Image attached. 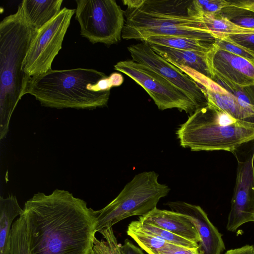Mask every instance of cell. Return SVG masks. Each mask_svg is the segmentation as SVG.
Masks as SVG:
<instances>
[{
  "instance_id": "cell-13",
  "label": "cell",
  "mask_w": 254,
  "mask_h": 254,
  "mask_svg": "<svg viewBox=\"0 0 254 254\" xmlns=\"http://www.w3.org/2000/svg\"><path fill=\"white\" fill-rule=\"evenodd\" d=\"M214 45L215 50L212 58L214 74L240 86L254 85V63L218 50Z\"/></svg>"
},
{
  "instance_id": "cell-35",
  "label": "cell",
  "mask_w": 254,
  "mask_h": 254,
  "mask_svg": "<svg viewBox=\"0 0 254 254\" xmlns=\"http://www.w3.org/2000/svg\"></svg>"
},
{
  "instance_id": "cell-7",
  "label": "cell",
  "mask_w": 254,
  "mask_h": 254,
  "mask_svg": "<svg viewBox=\"0 0 254 254\" xmlns=\"http://www.w3.org/2000/svg\"><path fill=\"white\" fill-rule=\"evenodd\" d=\"M75 18L81 35L93 44H117L125 25L124 11L115 0H76Z\"/></svg>"
},
{
  "instance_id": "cell-26",
  "label": "cell",
  "mask_w": 254,
  "mask_h": 254,
  "mask_svg": "<svg viewBox=\"0 0 254 254\" xmlns=\"http://www.w3.org/2000/svg\"><path fill=\"white\" fill-rule=\"evenodd\" d=\"M193 3L196 9L202 14L218 13L231 2L225 0H193Z\"/></svg>"
},
{
  "instance_id": "cell-4",
  "label": "cell",
  "mask_w": 254,
  "mask_h": 254,
  "mask_svg": "<svg viewBox=\"0 0 254 254\" xmlns=\"http://www.w3.org/2000/svg\"><path fill=\"white\" fill-rule=\"evenodd\" d=\"M108 76L91 68L50 70L26 76L23 95L29 94L44 107L94 109L107 106L110 90L100 91L98 82Z\"/></svg>"
},
{
  "instance_id": "cell-32",
  "label": "cell",
  "mask_w": 254,
  "mask_h": 254,
  "mask_svg": "<svg viewBox=\"0 0 254 254\" xmlns=\"http://www.w3.org/2000/svg\"><path fill=\"white\" fill-rule=\"evenodd\" d=\"M231 2L232 5L254 12V0H237Z\"/></svg>"
},
{
  "instance_id": "cell-9",
  "label": "cell",
  "mask_w": 254,
  "mask_h": 254,
  "mask_svg": "<svg viewBox=\"0 0 254 254\" xmlns=\"http://www.w3.org/2000/svg\"><path fill=\"white\" fill-rule=\"evenodd\" d=\"M75 9L65 7L37 32L32 40L22 65V71L32 77L52 69L53 62L62 43Z\"/></svg>"
},
{
  "instance_id": "cell-2",
  "label": "cell",
  "mask_w": 254,
  "mask_h": 254,
  "mask_svg": "<svg viewBox=\"0 0 254 254\" xmlns=\"http://www.w3.org/2000/svg\"><path fill=\"white\" fill-rule=\"evenodd\" d=\"M122 38L144 41L153 36H177L215 43L193 0H124Z\"/></svg>"
},
{
  "instance_id": "cell-29",
  "label": "cell",
  "mask_w": 254,
  "mask_h": 254,
  "mask_svg": "<svg viewBox=\"0 0 254 254\" xmlns=\"http://www.w3.org/2000/svg\"><path fill=\"white\" fill-rule=\"evenodd\" d=\"M159 254H200L198 248H189L170 243Z\"/></svg>"
},
{
  "instance_id": "cell-11",
  "label": "cell",
  "mask_w": 254,
  "mask_h": 254,
  "mask_svg": "<svg viewBox=\"0 0 254 254\" xmlns=\"http://www.w3.org/2000/svg\"><path fill=\"white\" fill-rule=\"evenodd\" d=\"M132 60L145 65L185 92L199 108L208 104L204 90L188 74L156 53L144 41L130 45Z\"/></svg>"
},
{
  "instance_id": "cell-25",
  "label": "cell",
  "mask_w": 254,
  "mask_h": 254,
  "mask_svg": "<svg viewBox=\"0 0 254 254\" xmlns=\"http://www.w3.org/2000/svg\"><path fill=\"white\" fill-rule=\"evenodd\" d=\"M219 13L229 21L238 26L254 28V12L231 4L223 8Z\"/></svg>"
},
{
  "instance_id": "cell-23",
  "label": "cell",
  "mask_w": 254,
  "mask_h": 254,
  "mask_svg": "<svg viewBox=\"0 0 254 254\" xmlns=\"http://www.w3.org/2000/svg\"><path fill=\"white\" fill-rule=\"evenodd\" d=\"M9 254H31L25 220L22 214L13 223Z\"/></svg>"
},
{
  "instance_id": "cell-10",
  "label": "cell",
  "mask_w": 254,
  "mask_h": 254,
  "mask_svg": "<svg viewBox=\"0 0 254 254\" xmlns=\"http://www.w3.org/2000/svg\"><path fill=\"white\" fill-rule=\"evenodd\" d=\"M235 156L236 183L226 225L230 232H235L243 224L254 219V146L244 158Z\"/></svg>"
},
{
  "instance_id": "cell-31",
  "label": "cell",
  "mask_w": 254,
  "mask_h": 254,
  "mask_svg": "<svg viewBox=\"0 0 254 254\" xmlns=\"http://www.w3.org/2000/svg\"><path fill=\"white\" fill-rule=\"evenodd\" d=\"M254 246L247 245L240 248L228 250L224 254H253Z\"/></svg>"
},
{
  "instance_id": "cell-34",
  "label": "cell",
  "mask_w": 254,
  "mask_h": 254,
  "mask_svg": "<svg viewBox=\"0 0 254 254\" xmlns=\"http://www.w3.org/2000/svg\"><path fill=\"white\" fill-rule=\"evenodd\" d=\"M253 254H254V250H253Z\"/></svg>"
},
{
  "instance_id": "cell-27",
  "label": "cell",
  "mask_w": 254,
  "mask_h": 254,
  "mask_svg": "<svg viewBox=\"0 0 254 254\" xmlns=\"http://www.w3.org/2000/svg\"><path fill=\"white\" fill-rule=\"evenodd\" d=\"M214 44L218 50L227 51L254 63V54L240 46L219 38L215 39Z\"/></svg>"
},
{
  "instance_id": "cell-22",
  "label": "cell",
  "mask_w": 254,
  "mask_h": 254,
  "mask_svg": "<svg viewBox=\"0 0 254 254\" xmlns=\"http://www.w3.org/2000/svg\"><path fill=\"white\" fill-rule=\"evenodd\" d=\"M211 79L232 95L242 107L254 115V85L240 86L216 74Z\"/></svg>"
},
{
  "instance_id": "cell-19",
  "label": "cell",
  "mask_w": 254,
  "mask_h": 254,
  "mask_svg": "<svg viewBox=\"0 0 254 254\" xmlns=\"http://www.w3.org/2000/svg\"><path fill=\"white\" fill-rule=\"evenodd\" d=\"M149 44L158 45L175 49L208 52L214 43L177 36H153L144 41Z\"/></svg>"
},
{
  "instance_id": "cell-33",
  "label": "cell",
  "mask_w": 254,
  "mask_h": 254,
  "mask_svg": "<svg viewBox=\"0 0 254 254\" xmlns=\"http://www.w3.org/2000/svg\"><path fill=\"white\" fill-rule=\"evenodd\" d=\"M114 87L120 86L124 81L122 75L118 72L112 73L110 75Z\"/></svg>"
},
{
  "instance_id": "cell-14",
  "label": "cell",
  "mask_w": 254,
  "mask_h": 254,
  "mask_svg": "<svg viewBox=\"0 0 254 254\" xmlns=\"http://www.w3.org/2000/svg\"><path fill=\"white\" fill-rule=\"evenodd\" d=\"M149 45L156 53L171 64L189 67L210 79L214 75L212 67V58L215 50L214 44L208 52L181 50L158 45Z\"/></svg>"
},
{
  "instance_id": "cell-30",
  "label": "cell",
  "mask_w": 254,
  "mask_h": 254,
  "mask_svg": "<svg viewBox=\"0 0 254 254\" xmlns=\"http://www.w3.org/2000/svg\"><path fill=\"white\" fill-rule=\"evenodd\" d=\"M120 249L121 254H144L142 250L127 239L125 240L123 245H120Z\"/></svg>"
},
{
  "instance_id": "cell-6",
  "label": "cell",
  "mask_w": 254,
  "mask_h": 254,
  "mask_svg": "<svg viewBox=\"0 0 254 254\" xmlns=\"http://www.w3.org/2000/svg\"><path fill=\"white\" fill-rule=\"evenodd\" d=\"M154 171L139 173L127 183L118 195L102 209L95 211L96 232L127 217L143 216L157 207L170 188L159 183Z\"/></svg>"
},
{
  "instance_id": "cell-20",
  "label": "cell",
  "mask_w": 254,
  "mask_h": 254,
  "mask_svg": "<svg viewBox=\"0 0 254 254\" xmlns=\"http://www.w3.org/2000/svg\"><path fill=\"white\" fill-rule=\"evenodd\" d=\"M127 233L148 254H159L170 244L162 239L143 231L137 224L136 220L129 224Z\"/></svg>"
},
{
  "instance_id": "cell-18",
  "label": "cell",
  "mask_w": 254,
  "mask_h": 254,
  "mask_svg": "<svg viewBox=\"0 0 254 254\" xmlns=\"http://www.w3.org/2000/svg\"><path fill=\"white\" fill-rule=\"evenodd\" d=\"M202 88L206 94L208 103L237 119L254 122V115L242 107L237 100L224 88L218 92Z\"/></svg>"
},
{
  "instance_id": "cell-28",
  "label": "cell",
  "mask_w": 254,
  "mask_h": 254,
  "mask_svg": "<svg viewBox=\"0 0 254 254\" xmlns=\"http://www.w3.org/2000/svg\"><path fill=\"white\" fill-rule=\"evenodd\" d=\"M221 39L240 46L254 54V34H228Z\"/></svg>"
},
{
  "instance_id": "cell-24",
  "label": "cell",
  "mask_w": 254,
  "mask_h": 254,
  "mask_svg": "<svg viewBox=\"0 0 254 254\" xmlns=\"http://www.w3.org/2000/svg\"><path fill=\"white\" fill-rule=\"evenodd\" d=\"M138 226L143 231L162 239L166 242L189 248H198V243L176 235L148 222L136 220Z\"/></svg>"
},
{
  "instance_id": "cell-12",
  "label": "cell",
  "mask_w": 254,
  "mask_h": 254,
  "mask_svg": "<svg viewBox=\"0 0 254 254\" xmlns=\"http://www.w3.org/2000/svg\"><path fill=\"white\" fill-rule=\"evenodd\" d=\"M165 205L171 210L187 217L194 224L200 238V254H221L225 250L221 234L200 206L181 201H170Z\"/></svg>"
},
{
  "instance_id": "cell-3",
  "label": "cell",
  "mask_w": 254,
  "mask_h": 254,
  "mask_svg": "<svg viewBox=\"0 0 254 254\" xmlns=\"http://www.w3.org/2000/svg\"><path fill=\"white\" fill-rule=\"evenodd\" d=\"M37 30L20 3L15 13L0 23V139L8 131L10 120L23 96L26 78L22 65Z\"/></svg>"
},
{
  "instance_id": "cell-8",
  "label": "cell",
  "mask_w": 254,
  "mask_h": 254,
  "mask_svg": "<svg viewBox=\"0 0 254 254\" xmlns=\"http://www.w3.org/2000/svg\"><path fill=\"white\" fill-rule=\"evenodd\" d=\"M114 69L141 86L159 110L177 108L191 115L199 109L185 92L145 65L132 60L123 61L117 63Z\"/></svg>"
},
{
  "instance_id": "cell-21",
  "label": "cell",
  "mask_w": 254,
  "mask_h": 254,
  "mask_svg": "<svg viewBox=\"0 0 254 254\" xmlns=\"http://www.w3.org/2000/svg\"><path fill=\"white\" fill-rule=\"evenodd\" d=\"M207 28L216 38H223L228 34H254V28H248L238 26L222 16L220 13L202 14Z\"/></svg>"
},
{
  "instance_id": "cell-15",
  "label": "cell",
  "mask_w": 254,
  "mask_h": 254,
  "mask_svg": "<svg viewBox=\"0 0 254 254\" xmlns=\"http://www.w3.org/2000/svg\"><path fill=\"white\" fill-rule=\"evenodd\" d=\"M139 220L148 222L176 235L199 243L200 238L192 222L186 216L172 210L154 208Z\"/></svg>"
},
{
  "instance_id": "cell-1",
  "label": "cell",
  "mask_w": 254,
  "mask_h": 254,
  "mask_svg": "<svg viewBox=\"0 0 254 254\" xmlns=\"http://www.w3.org/2000/svg\"><path fill=\"white\" fill-rule=\"evenodd\" d=\"M23 210L31 254H91L96 216L83 199L56 189L35 194Z\"/></svg>"
},
{
  "instance_id": "cell-16",
  "label": "cell",
  "mask_w": 254,
  "mask_h": 254,
  "mask_svg": "<svg viewBox=\"0 0 254 254\" xmlns=\"http://www.w3.org/2000/svg\"><path fill=\"white\" fill-rule=\"evenodd\" d=\"M23 212L15 196L0 197V254H9L13 220Z\"/></svg>"
},
{
  "instance_id": "cell-17",
  "label": "cell",
  "mask_w": 254,
  "mask_h": 254,
  "mask_svg": "<svg viewBox=\"0 0 254 254\" xmlns=\"http://www.w3.org/2000/svg\"><path fill=\"white\" fill-rule=\"evenodd\" d=\"M63 0H24V10L31 24L38 30L61 10Z\"/></svg>"
},
{
  "instance_id": "cell-5",
  "label": "cell",
  "mask_w": 254,
  "mask_h": 254,
  "mask_svg": "<svg viewBox=\"0 0 254 254\" xmlns=\"http://www.w3.org/2000/svg\"><path fill=\"white\" fill-rule=\"evenodd\" d=\"M176 134L193 151L223 150L234 153L254 141V122L240 120L208 103L190 116Z\"/></svg>"
}]
</instances>
